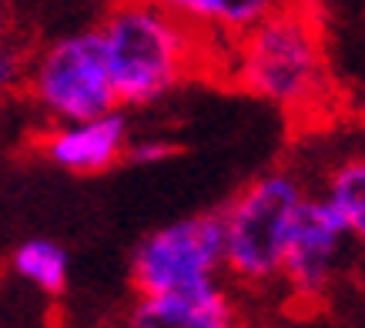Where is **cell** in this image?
Listing matches in <instances>:
<instances>
[{"instance_id":"cell-10","label":"cell","mask_w":365,"mask_h":328,"mask_svg":"<svg viewBox=\"0 0 365 328\" xmlns=\"http://www.w3.org/2000/svg\"><path fill=\"white\" fill-rule=\"evenodd\" d=\"M17 278L41 288L44 295H64L71 282V255L51 238H27L11 258Z\"/></svg>"},{"instance_id":"cell-8","label":"cell","mask_w":365,"mask_h":328,"mask_svg":"<svg viewBox=\"0 0 365 328\" xmlns=\"http://www.w3.org/2000/svg\"><path fill=\"white\" fill-rule=\"evenodd\" d=\"M128 328H242L238 308L222 282L191 295L138 298L128 312Z\"/></svg>"},{"instance_id":"cell-3","label":"cell","mask_w":365,"mask_h":328,"mask_svg":"<svg viewBox=\"0 0 365 328\" xmlns=\"http://www.w3.org/2000/svg\"><path fill=\"white\" fill-rule=\"evenodd\" d=\"M309 195L299 175L268 171L245 185L222 211V272L245 288L278 282L292 218Z\"/></svg>"},{"instance_id":"cell-13","label":"cell","mask_w":365,"mask_h":328,"mask_svg":"<svg viewBox=\"0 0 365 328\" xmlns=\"http://www.w3.org/2000/svg\"><path fill=\"white\" fill-rule=\"evenodd\" d=\"M168 158H175V144L161 141V138H144V141H128L124 148V161L138 164V168H151V164H161Z\"/></svg>"},{"instance_id":"cell-14","label":"cell","mask_w":365,"mask_h":328,"mask_svg":"<svg viewBox=\"0 0 365 328\" xmlns=\"http://www.w3.org/2000/svg\"><path fill=\"white\" fill-rule=\"evenodd\" d=\"M151 4L165 7V11H171L175 17H181V21H188L205 31V0H151Z\"/></svg>"},{"instance_id":"cell-6","label":"cell","mask_w":365,"mask_h":328,"mask_svg":"<svg viewBox=\"0 0 365 328\" xmlns=\"http://www.w3.org/2000/svg\"><path fill=\"white\" fill-rule=\"evenodd\" d=\"M349 241L355 238L329 211V205L319 195H305L288 228L278 282L299 302H322L339 278Z\"/></svg>"},{"instance_id":"cell-11","label":"cell","mask_w":365,"mask_h":328,"mask_svg":"<svg viewBox=\"0 0 365 328\" xmlns=\"http://www.w3.org/2000/svg\"><path fill=\"white\" fill-rule=\"evenodd\" d=\"M292 0H205V34L235 41Z\"/></svg>"},{"instance_id":"cell-5","label":"cell","mask_w":365,"mask_h":328,"mask_svg":"<svg viewBox=\"0 0 365 328\" xmlns=\"http://www.w3.org/2000/svg\"><path fill=\"white\" fill-rule=\"evenodd\" d=\"M222 211L171 221L138 241L131 282L138 298L191 295L222 282Z\"/></svg>"},{"instance_id":"cell-12","label":"cell","mask_w":365,"mask_h":328,"mask_svg":"<svg viewBox=\"0 0 365 328\" xmlns=\"http://www.w3.org/2000/svg\"><path fill=\"white\" fill-rule=\"evenodd\" d=\"M24 74H27V51L14 44L7 34H0V98L11 91H21Z\"/></svg>"},{"instance_id":"cell-4","label":"cell","mask_w":365,"mask_h":328,"mask_svg":"<svg viewBox=\"0 0 365 328\" xmlns=\"http://www.w3.org/2000/svg\"><path fill=\"white\" fill-rule=\"evenodd\" d=\"M24 88L54 124L91 121L118 108L94 27L64 34L27 57Z\"/></svg>"},{"instance_id":"cell-9","label":"cell","mask_w":365,"mask_h":328,"mask_svg":"<svg viewBox=\"0 0 365 328\" xmlns=\"http://www.w3.org/2000/svg\"><path fill=\"white\" fill-rule=\"evenodd\" d=\"M319 198L329 205V211L335 218L342 221L352 238H362L365 235V161L359 154L342 158L335 164L329 171V178H325V188H322Z\"/></svg>"},{"instance_id":"cell-1","label":"cell","mask_w":365,"mask_h":328,"mask_svg":"<svg viewBox=\"0 0 365 328\" xmlns=\"http://www.w3.org/2000/svg\"><path fill=\"white\" fill-rule=\"evenodd\" d=\"M118 108H155L222 61L218 41L151 0H114L94 27Z\"/></svg>"},{"instance_id":"cell-7","label":"cell","mask_w":365,"mask_h":328,"mask_svg":"<svg viewBox=\"0 0 365 328\" xmlns=\"http://www.w3.org/2000/svg\"><path fill=\"white\" fill-rule=\"evenodd\" d=\"M128 141V118L121 108H114L101 118L57 124L44 138V154L54 168H64L71 175H104L124 161Z\"/></svg>"},{"instance_id":"cell-2","label":"cell","mask_w":365,"mask_h":328,"mask_svg":"<svg viewBox=\"0 0 365 328\" xmlns=\"http://www.w3.org/2000/svg\"><path fill=\"white\" fill-rule=\"evenodd\" d=\"M222 77L285 114H309L329 101L332 74L319 24L302 0L255 24L222 51Z\"/></svg>"}]
</instances>
